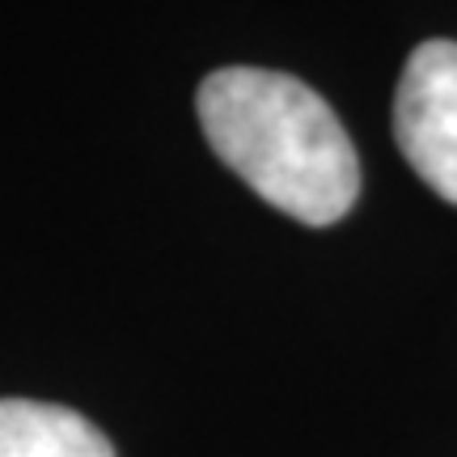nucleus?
<instances>
[{
  "mask_svg": "<svg viewBox=\"0 0 457 457\" xmlns=\"http://www.w3.org/2000/svg\"><path fill=\"white\" fill-rule=\"evenodd\" d=\"M0 457H114V449L77 411L0 398Z\"/></svg>",
  "mask_w": 457,
  "mask_h": 457,
  "instance_id": "3",
  "label": "nucleus"
},
{
  "mask_svg": "<svg viewBox=\"0 0 457 457\" xmlns=\"http://www.w3.org/2000/svg\"><path fill=\"white\" fill-rule=\"evenodd\" d=\"M394 140L411 170L457 204V43L432 38L411 51L394 94Z\"/></svg>",
  "mask_w": 457,
  "mask_h": 457,
  "instance_id": "2",
  "label": "nucleus"
},
{
  "mask_svg": "<svg viewBox=\"0 0 457 457\" xmlns=\"http://www.w3.org/2000/svg\"><path fill=\"white\" fill-rule=\"evenodd\" d=\"M208 145L271 208L301 225H335L360 195V157L305 81L271 68H220L199 85Z\"/></svg>",
  "mask_w": 457,
  "mask_h": 457,
  "instance_id": "1",
  "label": "nucleus"
}]
</instances>
